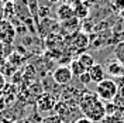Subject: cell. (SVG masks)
<instances>
[{
  "mask_svg": "<svg viewBox=\"0 0 124 123\" xmlns=\"http://www.w3.org/2000/svg\"><path fill=\"white\" fill-rule=\"evenodd\" d=\"M78 62L80 64V67L85 69V71H89V69L96 64L94 58H93V55L87 54V53H82V54L79 55V57H78Z\"/></svg>",
  "mask_w": 124,
  "mask_h": 123,
  "instance_id": "10",
  "label": "cell"
},
{
  "mask_svg": "<svg viewBox=\"0 0 124 123\" xmlns=\"http://www.w3.org/2000/svg\"><path fill=\"white\" fill-rule=\"evenodd\" d=\"M106 74L111 75V77H124V67L121 65V62L117 61L116 58H113L111 61H108V64L106 65Z\"/></svg>",
  "mask_w": 124,
  "mask_h": 123,
  "instance_id": "7",
  "label": "cell"
},
{
  "mask_svg": "<svg viewBox=\"0 0 124 123\" xmlns=\"http://www.w3.org/2000/svg\"><path fill=\"white\" fill-rule=\"evenodd\" d=\"M73 123H93V122H92V120H89V119L85 117V116H80V117H78Z\"/></svg>",
  "mask_w": 124,
  "mask_h": 123,
  "instance_id": "20",
  "label": "cell"
},
{
  "mask_svg": "<svg viewBox=\"0 0 124 123\" xmlns=\"http://www.w3.org/2000/svg\"><path fill=\"white\" fill-rule=\"evenodd\" d=\"M48 3H51V4H56V3H59V0H46Z\"/></svg>",
  "mask_w": 124,
  "mask_h": 123,
  "instance_id": "22",
  "label": "cell"
},
{
  "mask_svg": "<svg viewBox=\"0 0 124 123\" xmlns=\"http://www.w3.org/2000/svg\"><path fill=\"white\" fill-rule=\"evenodd\" d=\"M72 17H75L73 16V7L69 3H61L56 7V18L59 20V23L66 21V20H69Z\"/></svg>",
  "mask_w": 124,
  "mask_h": 123,
  "instance_id": "6",
  "label": "cell"
},
{
  "mask_svg": "<svg viewBox=\"0 0 124 123\" xmlns=\"http://www.w3.org/2000/svg\"><path fill=\"white\" fill-rule=\"evenodd\" d=\"M114 7L117 10H124V0H114Z\"/></svg>",
  "mask_w": 124,
  "mask_h": 123,
  "instance_id": "18",
  "label": "cell"
},
{
  "mask_svg": "<svg viewBox=\"0 0 124 123\" xmlns=\"http://www.w3.org/2000/svg\"><path fill=\"white\" fill-rule=\"evenodd\" d=\"M52 79H54V82L56 85L66 86V85H69L70 82H72L73 75H72V72H70L69 67H66V65H59V67H56V68L54 69V72H52Z\"/></svg>",
  "mask_w": 124,
  "mask_h": 123,
  "instance_id": "4",
  "label": "cell"
},
{
  "mask_svg": "<svg viewBox=\"0 0 124 123\" xmlns=\"http://www.w3.org/2000/svg\"><path fill=\"white\" fill-rule=\"evenodd\" d=\"M87 72L90 75V79H92L93 84H99L103 79H106V69L101 64H94Z\"/></svg>",
  "mask_w": 124,
  "mask_h": 123,
  "instance_id": "8",
  "label": "cell"
},
{
  "mask_svg": "<svg viewBox=\"0 0 124 123\" xmlns=\"http://www.w3.org/2000/svg\"><path fill=\"white\" fill-rule=\"evenodd\" d=\"M79 81L82 82L83 85H89V84H92V79H90V75H89V72L86 71V72H83L82 75H79Z\"/></svg>",
  "mask_w": 124,
  "mask_h": 123,
  "instance_id": "17",
  "label": "cell"
},
{
  "mask_svg": "<svg viewBox=\"0 0 124 123\" xmlns=\"http://www.w3.org/2000/svg\"><path fill=\"white\" fill-rule=\"evenodd\" d=\"M3 50H4V44H1V43H0V60H1V58H3V55H4Z\"/></svg>",
  "mask_w": 124,
  "mask_h": 123,
  "instance_id": "21",
  "label": "cell"
},
{
  "mask_svg": "<svg viewBox=\"0 0 124 123\" xmlns=\"http://www.w3.org/2000/svg\"><path fill=\"white\" fill-rule=\"evenodd\" d=\"M69 69H70V72H72V75H73V77H79V75H82L83 72H86L85 69L80 67V64L78 62V60H73V61H70Z\"/></svg>",
  "mask_w": 124,
  "mask_h": 123,
  "instance_id": "16",
  "label": "cell"
},
{
  "mask_svg": "<svg viewBox=\"0 0 124 123\" xmlns=\"http://www.w3.org/2000/svg\"><path fill=\"white\" fill-rule=\"evenodd\" d=\"M72 7H73V16L78 20H83V18H86L89 16V7L85 3L79 1V3H75V6H72Z\"/></svg>",
  "mask_w": 124,
  "mask_h": 123,
  "instance_id": "11",
  "label": "cell"
},
{
  "mask_svg": "<svg viewBox=\"0 0 124 123\" xmlns=\"http://www.w3.org/2000/svg\"><path fill=\"white\" fill-rule=\"evenodd\" d=\"M70 44L78 50H83L89 44V38H87L86 34L80 33V31H76V33L70 34Z\"/></svg>",
  "mask_w": 124,
  "mask_h": 123,
  "instance_id": "9",
  "label": "cell"
},
{
  "mask_svg": "<svg viewBox=\"0 0 124 123\" xmlns=\"http://www.w3.org/2000/svg\"><path fill=\"white\" fill-rule=\"evenodd\" d=\"M78 108L80 110L82 116L87 117L93 123L101 122L107 116V113H106V103L94 92L85 91V92L82 93L80 99H79Z\"/></svg>",
  "mask_w": 124,
  "mask_h": 123,
  "instance_id": "1",
  "label": "cell"
},
{
  "mask_svg": "<svg viewBox=\"0 0 124 123\" xmlns=\"http://www.w3.org/2000/svg\"><path fill=\"white\" fill-rule=\"evenodd\" d=\"M6 84H7V82H6V77L0 72V93H1V91H3V89H4Z\"/></svg>",
  "mask_w": 124,
  "mask_h": 123,
  "instance_id": "19",
  "label": "cell"
},
{
  "mask_svg": "<svg viewBox=\"0 0 124 123\" xmlns=\"http://www.w3.org/2000/svg\"><path fill=\"white\" fill-rule=\"evenodd\" d=\"M113 105H114L116 109H118V110H124V85H120V86H118L116 98L113 99Z\"/></svg>",
  "mask_w": 124,
  "mask_h": 123,
  "instance_id": "12",
  "label": "cell"
},
{
  "mask_svg": "<svg viewBox=\"0 0 124 123\" xmlns=\"http://www.w3.org/2000/svg\"><path fill=\"white\" fill-rule=\"evenodd\" d=\"M114 58L121 62V65L124 67V40L120 41L114 48Z\"/></svg>",
  "mask_w": 124,
  "mask_h": 123,
  "instance_id": "15",
  "label": "cell"
},
{
  "mask_svg": "<svg viewBox=\"0 0 124 123\" xmlns=\"http://www.w3.org/2000/svg\"><path fill=\"white\" fill-rule=\"evenodd\" d=\"M55 106H56V99L49 92L39 95L37 99V109L41 113H49V112L55 110Z\"/></svg>",
  "mask_w": 124,
  "mask_h": 123,
  "instance_id": "5",
  "label": "cell"
},
{
  "mask_svg": "<svg viewBox=\"0 0 124 123\" xmlns=\"http://www.w3.org/2000/svg\"><path fill=\"white\" fill-rule=\"evenodd\" d=\"M117 91H118V85L116 84V81L108 79V78L96 84V88H94V93L103 102H113V99L117 95Z\"/></svg>",
  "mask_w": 124,
  "mask_h": 123,
  "instance_id": "2",
  "label": "cell"
},
{
  "mask_svg": "<svg viewBox=\"0 0 124 123\" xmlns=\"http://www.w3.org/2000/svg\"><path fill=\"white\" fill-rule=\"evenodd\" d=\"M16 14V4L13 1H6V6L3 9V18L6 20H10L13 18Z\"/></svg>",
  "mask_w": 124,
  "mask_h": 123,
  "instance_id": "14",
  "label": "cell"
},
{
  "mask_svg": "<svg viewBox=\"0 0 124 123\" xmlns=\"http://www.w3.org/2000/svg\"><path fill=\"white\" fill-rule=\"evenodd\" d=\"M16 27L10 20L0 18V43L4 45H11L16 38Z\"/></svg>",
  "mask_w": 124,
  "mask_h": 123,
  "instance_id": "3",
  "label": "cell"
},
{
  "mask_svg": "<svg viewBox=\"0 0 124 123\" xmlns=\"http://www.w3.org/2000/svg\"><path fill=\"white\" fill-rule=\"evenodd\" d=\"M25 1V4H27V7H28V11H30V14L35 18V23L37 26L39 24L38 21V0H24Z\"/></svg>",
  "mask_w": 124,
  "mask_h": 123,
  "instance_id": "13",
  "label": "cell"
}]
</instances>
